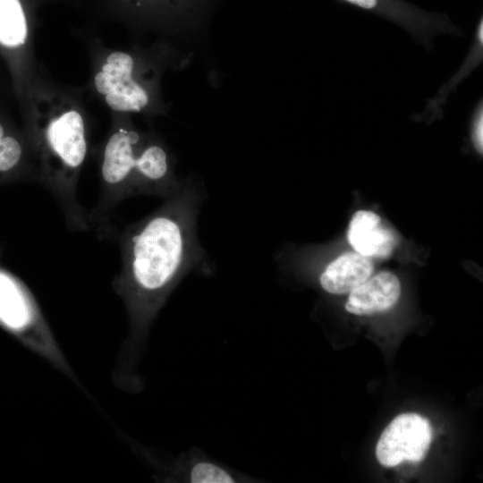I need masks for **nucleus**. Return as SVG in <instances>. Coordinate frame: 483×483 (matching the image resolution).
Returning a JSON list of instances; mask_svg holds the SVG:
<instances>
[{
  "instance_id": "1",
  "label": "nucleus",
  "mask_w": 483,
  "mask_h": 483,
  "mask_svg": "<svg viewBox=\"0 0 483 483\" xmlns=\"http://www.w3.org/2000/svg\"><path fill=\"white\" fill-rule=\"evenodd\" d=\"M205 198L199 181L182 180L159 208L122 233V268L113 288L124 304L129 331L113 377L123 389L140 385V358L151 325L171 293L186 275L206 263L198 236Z\"/></svg>"
},
{
  "instance_id": "2",
  "label": "nucleus",
  "mask_w": 483,
  "mask_h": 483,
  "mask_svg": "<svg viewBox=\"0 0 483 483\" xmlns=\"http://www.w3.org/2000/svg\"><path fill=\"white\" fill-rule=\"evenodd\" d=\"M0 326L26 348L79 383L30 290L0 269Z\"/></svg>"
},
{
  "instance_id": "3",
  "label": "nucleus",
  "mask_w": 483,
  "mask_h": 483,
  "mask_svg": "<svg viewBox=\"0 0 483 483\" xmlns=\"http://www.w3.org/2000/svg\"><path fill=\"white\" fill-rule=\"evenodd\" d=\"M140 136L133 130L119 129L108 140L101 166L102 189L97 207L89 217L104 225L112 209L123 199L133 196V176Z\"/></svg>"
},
{
  "instance_id": "4",
  "label": "nucleus",
  "mask_w": 483,
  "mask_h": 483,
  "mask_svg": "<svg viewBox=\"0 0 483 483\" xmlns=\"http://www.w3.org/2000/svg\"><path fill=\"white\" fill-rule=\"evenodd\" d=\"M432 435V427L425 417L411 412L400 414L381 434L376 447L377 459L385 467L403 461L420 462L430 447Z\"/></svg>"
},
{
  "instance_id": "5",
  "label": "nucleus",
  "mask_w": 483,
  "mask_h": 483,
  "mask_svg": "<svg viewBox=\"0 0 483 483\" xmlns=\"http://www.w3.org/2000/svg\"><path fill=\"white\" fill-rule=\"evenodd\" d=\"M133 70V61L113 60L97 73L96 88L112 109L140 112L149 104V94L134 80Z\"/></svg>"
},
{
  "instance_id": "6",
  "label": "nucleus",
  "mask_w": 483,
  "mask_h": 483,
  "mask_svg": "<svg viewBox=\"0 0 483 483\" xmlns=\"http://www.w3.org/2000/svg\"><path fill=\"white\" fill-rule=\"evenodd\" d=\"M181 182L174 176L169 155L161 144L153 142L140 147L134 167L133 195L165 199L174 193Z\"/></svg>"
},
{
  "instance_id": "7",
  "label": "nucleus",
  "mask_w": 483,
  "mask_h": 483,
  "mask_svg": "<svg viewBox=\"0 0 483 483\" xmlns=\"http://www.w3.org/2000/svg\"><path fill=\"white\" fill-rule=\"evenodd\" d=\"M46 140L53 155L67 171H76L87 154L84 123L76 111H69L53 120L46 131Z\"/></svg>"
},
{
  "instance_id": "8",
  "label": "nucleus",
  "mask_w": 483,
  "mask_h": 483,
  "mask_svg": "<svg viewBox=\"0 0 483 483\" xmlns=\"http://www.w3.org/2000/svg\"><path fill=\"white\" fill-rule=\"evenodd\" d=\"M163 479L190 483L248 482L246 476L207 457L198 450L182 453L159 470Z\"/></svg>"
},
{
  "instance_id": "9",
  "label": "nucleus",
  "mask_w": 483,
  "mask_h": 483,
  "mask_svg": "<svg viewBox=\"0 0 483 483\" xmlns=\"http://www.w3.org/2000/svg\"><path fill=\"white\" fill-rule=\"evenodd\" d=\"M345 309L352 314L370 316L393 308L401 294V284L391 272H381L368 278L349 292Z\"/></svg>"
},
{
  "instance_id": "10",
  "label": "nucleus",
  "mask_w": 483,
  "mask_h": 483,
  "mask_svg": "<svg viewBox=\"0 0 483 483\" xmlns=\"http://www.w3.org/2000/svg\"><path fill=\"white\" fill-rule=\"evenodd\" d=\"M347 239L356 252L369 258H386L394 246L392 232L376 213L359 210L352 217Z\"/></svg>"
},
{
  "instance_id": "11",
  "label": "nucleus",
  "mask_w": 483,
  "mask_h": 483,
  "mask_svg": "<svg viewBox=\"0 0 483 483\" xmlns=\"http://www.w3.org/2000/svg\"><path fill=\"white\" fill-rule=\"evenodd\" d=\"M373 269L370 258L358 252H346L326 266L318 282L325 292L342 295L351 292L369 278Z\"/></svg>"
},
{
  "instance_id": "12",
  "label": "nucleus",
  "mask_w": 483,
  "mask_h": 483,
  "mask_svg": "<svg viewBox=\"0 0 483 483\" xmlns=\"http://www.w3.org/2000/svg\"><path fill=\"white\" fill-rule=\"evenodd\" d=\"M26 37V16L20 0H0V43L18 47Z\"/></svg>"
},
{
  "instance_id": "13",
  "label": "nucleus",
  "mask_w": 483,
  "mask_h": 483,
  "mask_svg": "<svg viewBox=\"0 0 483 483\" xmlns=\"http://www.w3.org/2000/svg\"><path fill=\"white\" fill-rule=\"evenodd\" d=\"M21 153V147L16 139L4 136L0 140V172L13 168L19 163Z\"/></svg>"
},
{
  "instance_id": "14",
  "label": "nucleus",
  "mask_w": 483,
  "mask_h": 483,
  "mask_svg": "<svg viewBox=\"0 0 483 483\" xmlns=\"http://www.w3.org/2000/svg\"><path fill=\"white\" fill-rule=\"evenodd\" d=\"M483 115L482 106L477 112L476 118L473 123V140L478 150L482 153L483 147Z\"/></svg>"
},
{
  "instance_id": "15",
  "label": "nucleus",
  "mask_w": 483,
  "mask_h": 483,
  "mask_svg": "<svg viewBox=\"0 0 483 483\" xmlns=\"http://www.w3.org/2000/svg\"><path fill=\"white\" fill-rule=\"evenodd\" d=\"M352 4H356L364 9H372L377 4V0H345Z\"/></svg>"
},
{
  "instance_id": "16",
  "label": "nucleus",
  "mask_w": 483,
  "mask_h": 483,
  "mask_svg": "<svg viewBox=\"0 0 483 483\" xmlns=\"http://www.w3.org/2000/svg\"><path fill=\"white\" fill-rule=\"evenodd\" d=\"M4 137V129L2 125L0 124V140Z\"/></svg>"
}]
</instances>
